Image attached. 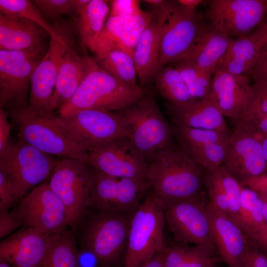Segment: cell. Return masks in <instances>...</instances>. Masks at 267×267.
Returning a JSON list of instances; mask_svg holds the SVG:
<instances>
[{
  "instance_id": "52a82bcc",
  "label": "cell",
  "mask_w": 267,
  "mask_h": 267,
  "mask_svg": "<svg viewBox=\"0 0 267 267\" xmlns=\"http://www.w3.org/2000/svg\"><path fill=\"white\" fill-rule=\"evenodd\" d=\"M165 219L161 200L152 188L131 220L125 267H139L164 248Z\"/></svg>"
},
{
  "instance_id": "9a60e30c",
  "label": "cell",
  "mask_w": 267,
  "mask_h": 267,
  "mask_svg": "<svg viewBox=\"0 0 267 267\" xmlns=\"http://www.w3.org/2000/svg\"><path fill=\"white\" fill-rule=\"evenodd\" d=\"M228 140L222 166L242 186L267 170L260 137L244 121L236 120Z\"/></svg>"
},
{
  "instance_id": "7c38bea8",
  "label": "cell",
  "mask_w": 267,
  "mask_h": 267,
  "mask_svg": "<svg viewBox=\"0 0 267 267\" xmlns=\"http://www.w3.org/2000/svg\"><path fill=\"white\" fill-rule=\"evenodd\" d=\"M89 167V208L92 210L132 218L140 205L142 197L152 188L148 180L115 177Z\"/></svg>"
},
{
  "instance_id": "603a6c76",
  "label": "cell",
  "mask_w": 267,
  "mask_h": 267,
  "mask_svg": "<svg viewBox=\"0 0 267 267\" xmlns=\"http://www.w3.org/2000/svg\"><path fill=\"white\" fill-rule=\"evenodd\" d=\"M204 186L209 202L239 226L241 184L222 165L204 170Z\"/></svg>"
},
{
  "instance_id": "bcb514c9",
  "label": "cell",
  "mask_w": 267,
  "mask_h": 267,
  "mask_svg": "<svg viewBox=\"0 0 267 267\" xmlns=\"http://www.w3.org/2000/svg\"><path fill=\"white\" fill-rule=\"evenodd\" d=\"M22 225H23V222L16 209L10 212L0 213V238L7 236Z\"/></svg>"
},
{
  "instance_id": "9f6ffc18",
  "label": "cell",
  "mask_w": 267,
  "mask_h": 267,
  "mask_svg": "<svg viewBox=\"0 0 267 267\" xmlns=\"http://www.w3.org/2000/svg\"><path fill=\"white\" fill-rule=\"evenodd\" d=\"M262 143L265 157L267 163V135L260 136Z\"/></svg>"
},
{
  "instance_id": "ab89813d",
  "label": "cell",
  "mask_w": 267,
  "mask_h": 267,
  "mask_svg": "<svg viewBox=\"0 0 267 267\" xmlns=\"http://www.w3.org/2000/svg\"><path fill=\"white\" fill-rule=\"evenodd\" d=\"M267 113V83L255 82L251 86L244 108L237 120L248 121Z\"/></svg>"
},
{
  "instance_id": "e575fe53",
  "label": "cell",
  "mask_w": 267,
  "mask_h": 267,
  "mask_svg": "<svg viewBox=\"0 0 267 267\" xmlns=\"http://www.w3.org/2000/svg\"><path fill=\"white\" fill-rule=\"evenodd\" d=\"M174 68L179 73L191 95L195 100L208 98L212 74L182 60L175 62Z\"/></svg>"
},
{
  "instance_id": "d6a6232c",
  "label": "cell",
  "mask_w": 267,
  "mask_h": 267,
  "mask_svg": "<svg viewBox=\"0 0 267 267\" xmlns=\"http://www.w3.org/2000/svg\"><path fill=\"white\" fill-rule=\"evenodd\" d=\"M154 81L161 95L169 103L183 105L195 100L178 71L171 66L161 68Z\"/></svg>"
},
{
  "instance_id": "8fae6325",
  "label": "cell",
  "mask_w": 267,
  "mask_h": 267,
  "mask_svg": "<svg viewBox=\"0 0 267 267\" xmlns=\"http://www.w3.org/2000/svg\"><path fill=\"white\" fill-rule=\"evenodd\" d=\"M51 173L48 184L63 203L73 231L90 205L89 165L80 159L63 158Z\"/></svg>"
},
{
  "instance_id": "44dd1931",
  "label": "cell",
  "mask_w": 267,
  "mask_h": 267,
  "mask_svg": "<svg viewBox=\"0 0 267 267\" xmlns=\"http://www.w3.org/2000/svg\"><path fill=\"white\" fill-rule=\"evenodd\" d=\"M207 213L213 241L229 267H244L248 239L241 228L227 214L208 202Z\"/></svg>"
},
{
  "instance_id": "4dcf8cb0",
  "label": "cell",
  "mask_w": 267,
  "mask_h": 267,
  "mask_svg": "<svg viewBox=\"0 0 267 267\" xmlns=\"http://www.w3.org/2000/svg\"><path fill=\"white\" fill-rule=\"evenodd\" d=\"M80 257L74 232L68 227L55 234L37 267H80Z\"/></svg>"
},
{
  "instance_id": "9c48e42d",
  "label": "cell",
  "mask_w": 267,
  "mask_h": 267,
  "mask_svg": "<svg viewBox=\"0 0 267 267\" xmlns=\"http://www.w3.org/2000/svg\"><path fill=\"white\" fill-rule=\"evenodd\" d=\"M58 159L20 141H9L0 152V172L11 182L21 201L51 173Z\"/></svg>"
},
{
  "instance_id": "f907efd6",
  "label": "cell",
  "mask_w": 267,
  "mask_h": 267,
  "mask_svg": "<svg viewBox=\"0 0 267 267\" xmlns=\"http://www.w3.org/2000/svg\"><path fill=\"white\" fill-rule=\"evenodd\" d=\"M247 239L251 243L267 252V223Z\"/></svg>"
},
{
  "instance_id": "ee69618b",
  "label": "cell",
  "mask_w": 267,
  "mask_h": 267,
  "mask_svg": "<svg viewBox=\"0 0 267 267\" xmlns=\"http://www.w3.org/2000/svg\"><path fill=\"white\" fill-rule=\"evenodd\" d=\"M110 12L109 16H132L141 12L140 1L137 0H110Z\"/></svg>"
},
{
  "instance_id": "94428289",
  "label": "cell",
  "mask_w": 267,
  "mask_h": 267,
  "mask_svg": "<svg viewBox=\"0 0 267 267\" xmlns=\"http://www.w3.org/2000/svg\"><path fill=\"white\" fill-rule=\"evenodd\" d=\"M213 267H217L216 266H214Z\"/></svg>"
},
{
  "instance_id": "d590c367",
  "label": "cell",
  "mask_w": 267,
  "mask_h": 267,
  "mask_svg": "<svg viewBox=\"0 0 267 267\" xmlns=\"http://www.w3.org/2000/svg\"><path fill=\"white\" fill-rule=\"evenodd\" d=\"M0 12L6 16L32 21L41 26L49 36L53 32V26L45 19L33 0H0Z\"/></svg>"
},
{
  "instance_id": "277c9868",
  "label": "cell",
  "mask_w": 267,
  "mask_h": 267,
  "mask_svg": "<svg viewBox=\"0 0 267 267\" xmlns=\"http://www.w3.org/2000/svg\"><path fill=\"white\" fill-rule=\"evenodd\" d=\"M6 111L17 128L19 141L51 155L87 162V151L58 124L53 112L38 113L28 106Z\"/></svg>"
},
{
  "instance_id": "e0dca14e",
  "label": "cell",
  "mask_w": 267,
  "mask_h": 267,
  "mask_svg": "<svg viewBox=\"0 0 267 267\" xmlns=\"http://www.w3.org/2000/svg\"><path fill=\"white\" fill-rule=\"evenodd\" d=\"M208 3L207 19L228 37L247 36L267 14V0H210Z\"/></svg>"
},
{
  "instance_id": "f5cc1de1",
  "label": "cell",
  "mask_w": 267,
  "mask_h": 267,
  "mask_svg": "<svg viewBox=\"0 0 267 267\" xmlns=\"http://www.w3.org/2000/svg\"><path fill=\"white\" fill-rule=\"evenodd\" d=\"M162 251L150 261L139 267H164Z\"/></svg>"
},
{
  "instance_id": "836d02e7",
  "label": "cell",
  "mask_w": 267,
  "mask_h": 267,
  "mask_svg": "<svg viewBox=\"0 0 267 267\" xmlns=\"http://www.w3.org/2000/svg\"><path fill=\"white\" fill-rule=\"evenodd\" d=\"M267 223L263 214V203L260 194L242 186L239 226L247 237L260 230Z\"/></svg>"
},
{
  "instance_id": "ba28073f",
  "label": "cell",
  "mask_w": 267,
  "mask_h": 267,
  "mask_svg": "<svg viewBox=\"0 0 267 267\" xmlns=\"http://www.w3.org/2000/svg\"><path fill=\"white\" fill-rule=\"evenodd\" d=\"M53 21L49 47L33 73L28 107L38 113H51V105L56 77L62 58L76 44L74 20L62 17Z\"/></svg>"
},
{
  "instance_id": "d6986e66",
  "label": "cell",
  "mask_w": 267,
  "mask_h": 267,
  "mask_svg": "<svg viewBox=\"0 0 267 267\" xmlns=\"http://www.w3.org/2000/svg\"><path fill=\"white\" fill-rule=\"evenodd\" d=\"M178 144L204 170L222 165L228 140V129L211 130L172 125Z\"/></svg>"
},
{
  "instance_id": "6f0895ef",
  "label": "cell",
  "mask_w": 267,
  "mask_h": 267,
  "mask_svg": "<svg viewBox=\"0 0 267 267\" xmlns=\"http://www.w3.org/2000/svg\"><path fill=\"white\" fill-rule=\"evenodd\" d=\"M164 1L163 0H145L143 1L149 3L152 6H156L161 4Z\"/></svg>"
},
{
  "instance_id": "db71d44e",
  "label": "cell",
  "mask_w": 267,
  "mask_h": 267,
  "mask_svg": "<svg viewBox=\"0 0 267 267\" xmlns=\"http://www.w3.org/2000/svg\"><path fill=\"white\" fill-rule=\"evenodd\" d=\"M178 2L182 6L191 10H195L200 4L205 2L202 0H178Z\"/></svg>"
},
{
  "instance_id": "cb8c5ba5",
  "label": "cell",
  "mask_w": 267,
  "mask_h": 267,
  "mask_svg": "<svg viewBox=\"0 0 267 267\" xmlns=\"http://www.w3.org/2000/svg\"><path fill=\"white\" fill-rule=\"evenodd\" d=\"M267 42V22L253 33L232 40L215 72L224 71L236 75L250 74Z\"/></svg>"
},
{
  "instance_id": "f6af8a7d",
  "label": "cell",
  "mask_w": 267,
  "mask_h": 267,
  "mask_svg": "<svg viewBox=\"0 0 267 267\" xmlns=\"http://www.w3.org/2000/svg\"><path fill=\"white\" fill-rule=\"evenodd\" d=\"M244 267H267V252L248 240L245 251Z\"/></svg>"
},
{
  "instance_id": "2e32d148",
  "label": "cell",
  "mask_w": 267,
  "mask_h": 267,
  "mask_svg": "<svg viewBox=\"0 0 267 267\" xmlns=\"http://www.w3.org/2000/svg\"><path fill=\"white\" fill-rule=\"evenodd\" d=\"M87 152V163L102 173L117 178L148 180L149 164L129 137L115 139Z\"/></svg>"
},
{
  "instance_id": "484cf974",
  "label": "cell",
  "mask_w": 267,
  "mask_h": 267,
  "mask_svg": "<svg viewBox=\"0 0 267 267\" xmlns=\"http://www.w3.org/2000/svg\"><path fill=\"white\" fill-rule=\"evenodd\" d=\"M232 40L210 22L203 21L190 50L181 60L214 74L217 64Z\"/></svg>"
},
{
  "instance_id": "681fc988",
  "label": "cell",
  "mask_w": 267,
  "mask_h": 267,
  "mask_svg": "<svg viewBox=\"0 0 267 267\" xmlns=\"http://www.w3.org/2000/svg\"><path fill=\"white\" fill-rule=\"evenodd\" d=\"M244 122H246L259 136L267 135V113Z\"/></svg>"
},
{
  "instance_id": "b9f144b4",
  "label": "cell",
  "mask_w": 267,
  "mask_h": 267,
  "mask_svg": "<svg viewBox=\"0 0 267 267\" xmlns=\"http://www.w3.org/2000/svg\"><path fill=\"white\" fill-rule=\"evenodd\" d=\"M191 247L181 243L165 246L162 251L164 267H176L179 265L188 256Z\"/></svg>"
},
{
  "instance_id": "8d00e7d4",
  "label": "cell",
  "mask_w": 267,
  "mask_h": 267,
  "mask_svg": "<svg viewBox=\"0 0 267 267\" xmlns=\"http://www.w3.org/2000/svg\"><path fill=\"white\" fill-rule=\"evenodd\" d=\"M156 17L152 11L142 10L129 17L121 39V49L133 55L134 49L150 23Z\"/></svg>"
},
{
  "instance_id": "680465c9",
  "label": "cell",
  "mask_w": 267,
  "mask_h": 267,
  "mask_svg": "<svg viewBox=\"0 0 267 267\" xmlns=\"http://www.w3.org/2000/svg\"><path fill=\"white\" fill-rule=\"evenodd\" d=\"M0 267H13L5 263L3 261L0 260Z\"/></svg>"
},
{
  "instance_id": "c3c4849f",
  "label": "cell",
  "mask_w": 267,
  "mask_h": 267,
  "mask_svg": "<svg viewBox=\"0 0 267 267\" xmlns=\"http://www.w3.org/2000/svg\"><path fill=\"white\" fill-rule=\"evenodd\" d=\"M8 117L5 110L0 109V152L4 150L9 142L11 125L9 122Z\"/></svg>"
},
{
  "instance_id": "ac0fdd59",
  "label": "cell",
  "mask_w": 267,
  "mask_h": 267,
  "mask_svg": "<svg viewBox=\"0 0 267 267\" xmlns=\"http://www.w3.org/2000/svg\"><path fill=\"white\" fill-rule=\"evenodd\" d=\"M16 210L24 226L44 233H58L69 227L66 210L48 183L34 188L22 199Z\"/></svg>"
},
{
  "instance_id": "f546056e",
  "label": "cell",
  "mask_w": 267,
  "mask_h": 267,
  "mask_svg": "<svg viewBox=\"0 0 267 267\" xmlns=\"http://www.w3.org/2000/svg\"><path fill=\"white\" fill-rule=\"evenodd\" d=\"M109 2L90 0L74 19L76 33L82 46L93 53L98 38L110 15Z\"/></svg>"
},
{
  "instance_id": "83f0119b",
  "label": "cell",
  "mask_w": 267,
  "mask_h": 267,
  "mask_svg": "<svg viewBox=\"0 0 267 267\" xmlns=\"http://www.w3.org/2000/svg\"><path fill=\"white\" fill-rule=\"evenodd\" d=\"M47 32L36 23L0 14V49L22 51L43 44Z\"/></svg>"
},
{
  "instance_id": "7bdbcfd3",
  "label": "cell",
  "mask_w": 267,
  "mask_h": 267,
  "mask_svg": "<svg viewBox=\"0 0 267 267\" xmlns=\"http://www.w3.org/2000/svg\"><path fill=\"white\" fill-rule=\"evenodd\" d=\"M19 201L11 182L0 172V213L8 212Z\"/></svg>"
},
{
  "instance_id": "4316f807",
  "label": "cell",
  "mask_w": 267,
  "mask_h": 267,
  "mask_svg": "<svg viewBox=\"0 0 267 267\" xmlns=\"http://www.w3.org/2000/svg\"><path fill=\"white\" fill-rule=\"evenodd\" d=\"M167 110L173 125L204 130L228 129L223 115L208 99L183 105L169 103Z\"/></svg>"
},
{
  "instance_id": "7402d4cb",
  "label": "cell",
  "mask_w": 267,
  "mask_h": 267,
  "mask_svg": "<svg viewBox=\"0 0 267 267\" xmlns=\"http://www.w3.org/2000/svg\"><path fill=\"white\" fill-rule=\"evenodd\" d=\"M251 86L245 75L217 71L208 99L223 116L237 120L244 108Z\"/></svg>"
},
{
  "instance_id": "816d5d0a",
  "label": "cell",
  "mask_w": 267,
  "mask_h": 267,
  "mask_svg": "<svg viewBox=\"0 0 267 267\" xmlns=\"http://www.w3.org/2000/svg\"><path fill=\"white\" fill-rule=\"evenodd\" d=\"M245 185L259 193H267V175L264 174L256 178L249 181Z\"/></svg>"
},
{
  "instance_id": "91938a15",
  "label": "cell",
  "mask_w": 267,
  "mask_h": 267,
  "mask_svg": "<svg viewBox=\"0 0 267 267\" xmlns=\"http://www.w3.org/2000/svg\"><path fill=\"white\" fill-rule=\"evenodd\" d=\"M263 48H264V49H267V43L265 44V46H264Z\"/></svg>"
},
{
  "instance_id": "ffe728a7",
  "label": "cell",
  "mask_w": 267,
  "mask_h": 267,
  "mask_svg": "<svg viewBox=\"0 0 267 267\" xmlns=\"http://www.w3.org/2000/svg\"><path fill=\"white\" fill-rule=\"evenodd\" d=\"M56 233L24 226L0 242V260L13 267H37Z\"/></svg>"
},
{
  "instance_id": "60d3db41",
  "label": "cell",
  "mask_w": 267,
  "mask_h": 267,
  "mask_svg": "<svg viewBox=\"0 0 267 267\" xmlns=\"http://www.w3.org/2000/svg\"><path fill=\"white\" fill-rule=\"evenodd\" d=\"M216 247L213 243H203L191 246L184 260L176 267H213Z\"/></svg>"
},
{
  "instance_id": "4fadbf2b",
  "label": "cell",
  "mask_w": 267,
  "mask_h": 267,
  "mask_svg": "<svg viewBox=\"0 0 267 267\" xmlns=\"http://www.w3.org/2000/svg\"><path fill=\"white\" fill-rule=\"evenodd\" d=\"M160 199L165 218L177 241L186 245L214 244L207 213L209 201L203 193L186 198Z\"/></svg>"
},
{
  "instance_id": "30bf717a",
  "label": "cell",
  "mask_w": 267,
  "mask_h": 267,
  "mask_svg": "<svg viewBox=\"0 0 267 267\" xmlns=\"http://www.w3.org/2000/svg\"><path fill=\"white\" fill-rule=\"evenodd\" d=\"M46 51L44 45L22 51L0 49V109L28 106L32 76Z\"/></svg>"
},
{
  "instance_id": "11a10c76",
  "label": "cell",
  "mask_w": 267,
  "mask_h": 267,
  "mask_svg": "<svg viewBox=\"0 0 267 267\" xmlns=\"http://www.w3.org/2000/svg\"><path fill=\"white\" fill-rule=\"evenodd\" d=\"M263 203V214L267 223V193H259Z\"/></svg>"
},
{
  "instance_id": "7a4b0ae2",
  "label": "cell",
  "mask_w": 267,
  "mask_h": 267,
  "mask_svg": "<svg viewBox=\"0 0 267 267\" xmlns=\"http://www.w3.org/2000/svg\"><path fill=\"white\" fill-rule=\"evenodd\" d=\"M147 179L162 199H181L203 192L204 170L178 144L159 152L149 164Z\"/></svg>"
},
{
  "instance_id": "7dc6e473",
  "label": "cell",
  "mask_w": 267,
  "mask_h": 267,
  "mask_svg": "<svg viewBox=\"0 0 267 267\" xmlns=\"http://www.w3.org/2000/svg\"><path fill=\"white\" fill-rule=\"evenodd\" d=\"M250 74L255 82L267 83V49H262Z\"/></svg>"
},
{
  "instance_id": "f35d334b",
  "label": "cell",
  "mask_w": 267,
  "mask_h": 267,
  "mask_svg": "<svg viewBox=\"0 0 267 267\" xmlns=\"http://www.w3.org/2000/svg\"><path fill=\"white\" fill-rule=\"evenodd\" d=\"M90 0H34L33 1L46 20L53 21L64 15L75 18Z\"/></svg>"
},
{
  "instance_id": "5bb4252c",
  "label": "cell",
  "mask_w": 267,
  "mask_h": 267,
  "mask_svg": "<svg viewBox=\"0 0 267 267\" xmlns=\"http://www.w3.org/2000/svg\"><path fill=\"white\" fill-rule=\"evenodd\" d=\"M56 121L87 151L117 138L129 137L126 126L115 111L84 110Z\"/></svg>"
},
{
  "instance_id": "74e56055",
  "label": "cell",
  "mask_w": 267,
  "mask_h": 267,
  "mask_svg": "<svg viewBox=\"0 0 267 267\" xmlns=\"http://www.w3.org/2000/svg\"><path fill=\"white\" fill-rule=\"evenodd\" d=\"M129 17L109 16L97 41L95 56L111 50L121 49V39Z\"/></svg>"
},
{
  "instance_id": "6da1fadb",
  "label": "cell",
  "mask_w": 267,
  "mask_h": 267,
  "mask_svg": "<svg viewBox=\"0 0 267 267\" xmlns=\"http://www.w3.org/2000/svg\"><path fill=\"white\" fill-rule=\"evenodd\" d=\"M132 218L89 208L73 230L80 253L90 254L99 267L125 263Z\"/></svg>"
},
{
  "instance_id": "1f68e13d",
  "label": "cell",
  "mask_w": 267,
  "mask_h": 267,
  "mask_svg": "<svg viewBox=\"0 0 267 267\" xmlns=\"http://www.w3.org/2000/svg\"><path fill=\"white\" fill-rule=\"evenodd\" d=\"M102 69L120 81L133 86L136 83L137 73L133 55L121 49H113L93 58Z\"/></svg>"
},
{
  "instance_id": "5b68a950",
  "label": "cell",
  "mask_w": 267,
  "mask_h": 267,
  "mask_svg": "<svg viewBox=\"0 0 267 267\" xmlns=\"http://www.w3.org/2000/svg\"><path fill=\"white\" fill-rule=\"evenodd\" d=\"M153 11L159 27V71L186 56L203 20L195 10L187 8L178 0H164L160 5L153 6Z\"/></svg>"
},
{
  "instance_id": "8992f818",
  "label": "cell",
  "mask_w": 267,
  "mask_h": 267,
  "mask_svg": "<svg viewBox=\"0 0 267 267\" xmlns=\"http://www.w3.org/2000/svg\"><path fill=\"white\" fill-rule=\"evenodd\" d=\"M115 112L124 122L130 139L148 164L159 152L174 143L172 126L153 97L147 94Z\"/></svg>"
},
{
  "instance_id": "d4e9b609",
  "label": "cell",
  "mask_w": 267,
  "mask_h": 267,
  "mask_svg": "<svg viewBox=\"0 0 267 267\" xmlns=\"http://www.w3.org/2000/svg\"><path fill=\"white\" fill-rule=\"evenodd\" d=\"M75 45L70 46L62 58L52 99V112L75 94L94 62L93 58L80 55Z\"/></svg>"
},
{
  "instance_id": "3957f363",
  "label": "cell",
  "mask_w": 267,
  "mask_h": 267,
  "mask_svg": "<svg viewBox=\"0 0 267 267\" xmlns=\"http://www.w3.org/2000/svg\"><path fill=\"white\" fill-rule=\"evenodd\" d=\"M147 94L146 89L120 81L94 61L75 94L58 109L57 113L59 116H66L84 110L114 112Z\"/></svg>"
},
{
  "instance_id": "f1b7e54d",
  "label": "cell",
  "mask_w": 267,
  "mask_h": 267,
  "mask_svg": "<svg viewBox=\"0 0 267 267\" xmlns=\"http://www.w3.org/2000/svg\"><path fill=\"white\" fill-rule=\"evenodd\" d=\"M139 86L146 89L158 72L160 61V35L156 17L149 24L133 52Z\"/></svg>"
}]
</instances>
